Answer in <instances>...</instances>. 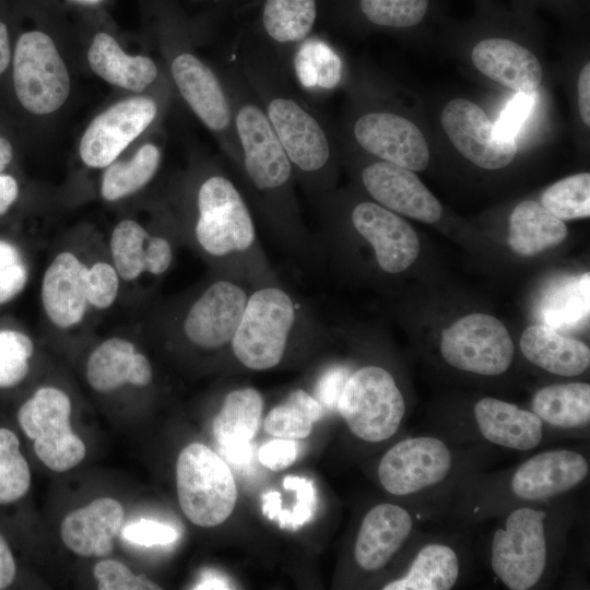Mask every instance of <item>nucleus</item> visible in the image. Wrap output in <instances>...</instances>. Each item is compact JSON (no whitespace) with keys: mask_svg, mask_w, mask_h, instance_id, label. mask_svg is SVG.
Returning a JSON list of instances; mask_svg holds the SVG:
<instances>
[{"mask_svg":"<svg viewBox=\"0 0 590 590\" xmlns=\"http://www.w3.org/2000/svg\"><path fill=\"white\" fill-rule=\"evenodd\" d=\"M358 179L375 202L397 214L425 223L441 215L439 201L411 169L376 158L363 165Z\"/></svg>","mask_w":590,"mask_h":590,"instance_id":"19","label":"nucleus"},{"mask_svg":"<svg viewBox=\"0 0 590 590\" xmlns=\"http://www.w3.org/2000/svg\"><path fill=\"white\" fill-rule=\"evenodd\" d=\"M228 582L224 577L216 574H206L193 589H229Z\"/></svg>","mask_w":590,"mask_h":590,"instance_id":"56","label":"nucleus"},{"mask_svg":"<svg viewBox=\"0 0 590 590\" xmlns=\"http://www.w3.org/2000/svg\"><path fill=\"white\" fill-rule=\"evenodd\" d=\"M359 9L374 25L408 28L424 19L428 0H359Z\"/></svg>","mask_w":590,"mask_h":590,"instance_id":"38","label":"nucleus"},{"mask_svg":"<svg viewBox=\"0 0 590 590\" xmlns=\"http://www.w3.org/2000/svg\"><path fill=\"white\" fill-rule=\"evenodd\" d=\"M357 146L377 160L423 170L429 162L427 141L409 118L387 109L358 114L351 126Z\"/></svg>","mask_w":590,"mask_h":590,"instance_id":"17","label":"nucleus"},{"mask_svg":"<svg viewBox=\"0 0 590 590\" xmlns=\"http://www.w3.org/2000/svg\"><path fill=\"white\" fill-rule=\"evenodd\" d=\"M519 347L527 361L557 376L576 377L590 365V350L583 342L562 335L547 324H532L523 330Z\"/></svg>","mask_w":590,"mask_h":590,"instance_id":"24","label":"nucleus"},{"mask_svg":"<svg viewBox=\"0 0 590 590\" xmlns=\"http://www.w3.org/2000/svg\"><path fill=\"white\" fill-rule=\"evenodd\" d=\"M541 204L562 221L590 215V174L579 173L563 178L541 196Z\"/></svg>","mask_w":590,"mask_h":590,"instance_id":"36","label":"nucleus"},{"mask_svg":"<svg viewBox=\"0 0 590 590\" xmlns=\"http://www.w3.org/2000/svg\"><path fill=\"white\" fill-rule=\"evenodd\" d=\"M87 60L95 74L116 86L142 92L157 78L156 63L146 56L126 54L116 39L97 33L87 51Z\"/></svg>","mask_w":590,"mask_h":590,"instance_id":"26","label":"nucleus"},{"mask_svg":"<svg viewBox=\"0 0 590 590\" xmlns=\"http://www.w3.org/2000/svg\"><path fill=\"white\" fill-rule=\"evenodd\" d=\"M530 410L545 428L586 430L590 423V385L566 382L542 387L533 394Z\"/></svg>","mask_w":590,"mask_h":590,"instance_id":"27","label":"nucleus"},{"mask_svg":"<svg viewBox=\"0 0 590 590\" xmlns=\"http://www.w3.org/2000/svg\"><path fill=\"white\" fill-rule=\"evenodd\" d=\"M19 194L16 180L10 175L0 174V215L15 202Z\"/></svg>","mask_w":590,"mask_h":590,"instance_id":"52","label":"nucleus"},{"mask_svg":"<svg viewBox=\"0 0 590 590\" xmlns=\"http://www.w3.org/2000/svg\"><path fill=\"white\" fill-rule=\"evenodd\" d=\"M13 157V150L10 142L0 137V173L5 169Z\"/></svg>","mask_w":590,"mask_h":590,"instance_id":"57","label":"nucleus"},{"mask_svg":"<svg viewBox=\"0 0 590 590\" xmlns=\"http://www.w3.org/2000/svg\"><path fill=\"white\" fill-rule=\"evenodd\" d=\"M457 445V444H456ZM437 435H417L391 446L378 463L382 488L396 497L417 499L471 475L474 455Z\"/></svg>","mask_w":590,"mask_h":590,"instance_id":"8","label":"nucleus"},{"mask_svg":"<svg viewBox=\"0 0 590 590\" xmlns=\"http://www.w3.org/2000/svg\"><path fill=\"white\" fill-rule=\"evenodd\" d=\"M162 160L157 145L146 143L128 161L107 166L101 186L105 200L117 201L142 189L155 176Z\"/></svg>","mask_w":590,"mask_h":590,"instance_id":"33","label":"nucleus"},{"mask_svg":"<svg viewBox=\"0 0 590 590\" xmlns=\"http://www.w3.org/2000/svg\"><path fill=\"white\" fill-rule=\"evenodd\" d=\"M263 410L261 393L252 387L226 393L213 421V435L220 448L250 442L256 436Z\"/></svg>","mask_w":590,"mask_h":590,"instance_id":"30","label":"nucleus"},{"mask_svg":"<svg viewBox=\"0 0 590 590\" xmlns=\"http://www.w3.org/2000/svg\"><path fill=\"white\" fill-rule=\"evenodd\" d=\"M123 521V508L113 498L93 500L64 517L61 539L73 553L103 557L113 551V540Z\"/></svg>","mask_w":590,"mask_h":590,"instance_id":"23","label":"nucleus"},{"mask_svg":"<svg viewBox=\"0 0 590 590\" xmlns=\"http://www.w3.org/2000/svg\"><path fill=\"white\" fill-rule=\"evenodd\" d=\"M241 74L284 149L296 184L310 198L333 189L338 155L331 132L285 80L276 59L261 49L252 50L245 57Z\"/></svg>","mask_w":590,"mask_h":590,"instance_id":"3","label":"nucleus"},{"mask_svg":"<svg viewBox=\"0 0 590 590\" xmlns=\"http://www.w3.org/2000/svg\"><path fill=\"white\" fill-rule=\"evenodd\" d=\"M158 106L154 98L134 96L115 103L96 116L84 131L79 153L92 168L110 165L155 120Z\"/></svg>","mask_w":590,"mask_h":590,"instance_id":"18","label":"nucleus"},{"mask_svg":"<svg viewBox=\"0 0 590 590\" xmlns=\"http://www.w3.org/2000/svg\"><path fill=\"white\" fill-rule=\"evenodd\" d=\"M188 229L215 273L251 288L281 283L260 244L255 215L243 190L222 168L205 169L196 181Z\"/></svg>","mask_w":590,"mask_h":590,"instance_id":"2","label":"nucleus"},{"mask_svg":"<svg viewBox=\"0 0 590 590\" xmlns=\"http://www.w3.org/2000/svg\"><path fill=\"white\" fill-rule=\"evenodd\" d=\"M317 19L316 0H264L261 25L276 49L287 51L309 37Z\"/></svg>","mask_w":590,"mask_h":590,"instance_id":"31","label":"nucleus"},{"mask_svg":"<svg viewBox=\"0 0 590 590\" xmlns=\"http://www.w3.org/2000/svg\"><path fill=\"white\" fill-rule=\"evenodd\" d=\"M220 452L223 455L226 463L243 467L250 463L252 460L253 448L250 441L246 444L222 447L220 448Z\"/></svg>","mask_w":590,"mask_h":590,"instance_id":"51","label":"nucleus"},{"mask_svg":"<svg viewBox=\"0 0 590 590\" xmlns=\"http://www.w3.org/2000/svg\"><path fill=\"white\" fill-rule=\"evenodd\" d=\"M311 199L321 229L344 233L366 244L375 267L384 274L401 273L416 260L417 234L399 214L374 200L345 203L334 189Z\"/></svg>","mask_w":590,"mask_h":590,"instance_id":"7","label":"nucleus"},{"mask_svg":"<svg viewBox=\"0 0 590 590\" xmlns=\"http://www.w3.org/2000/svg\"><path fill=\"white\" fill-rule=\"evenodd\" d=\"M532 106L533 95L519 93L502 111L499 119L495 123L498 131L505 135L516 138Z\"/></svg>","mask_w":590,"mask_h":590,"instance_id":"47","label":"nucleus"},{"mask_svg":"<svg viewBox=\"0 0 590 590\" xmlns=\"http://www.w3.org/2000/svg\"><path fill=\"white\" fill-rule=\"evenodd\" d=\"M578 108L579 115L586 127L590 126V63L586 62L581 68L578 80Z\"/></svg>","mask_w":590,"mask_h":590,"instance_id":"49","label":"nucleus"},{"mask_svg":"<svg viewBox=\"0 0 590 590\" xmlns=\"http://www.w3.org/2000/svg\"><path fill=\"white\" fill-rule=\"evenodd\" d=\"M16 574L15 562L12 552L0 534V590L8 588Z\"/></svg>","mask_w":590,"mask_h":590,"instance_id":"50","label":"nucleus"},{"mask_svg":"<svg viewBox=\"0 0 590 590\" xmlns=\"http://www.w3.org/2000/svg\"><path fill=\"white\" fill-rule=\"evenodd\" d=\"M74 1L82 4H94V3L99 2L101 0H74Z\"/></svg>","mask_w":590,"mask_h":590,"instance_id":"58","label":"nucleus"},{"mask_svg":"<svg viewBox=\"0 0 590 590\" xmlns=\"http://www.w3.org/2000/svg\"><path fill=\"white\" fill-rule=\"evenodd\" d=\"M23 261L17 248L0 239V269L9 264Z\"/></svg>","mask_w":590,"mask_h":590,"instance_id":"54","label":"nucleus"},{"mask_svg":"<svg viewBox=\"0 0 590 590\" xmlns=\"http://www.w3.org/2000/svg\"><path fill=\"white\" fill-rule=\"evenodd\" d=\"M152 234L133 220H122L113 229L110 253L120 279L133 281L145 272V257Z\"/></svg>","mask_w":590,"mask_h":590,"instance_id":"35","label":"nucleus"},{"mask_svg":"<svg viewBox=\"0 0 590 590\" xmlns=\"http://www.w3.org/2000/svg\"><path fill=\"white\" fill-rule=\"evenodd\" d=\"M33 352L30 337L15 330H0V388L16 386L26 377Z\"/></svg>","mask_w":590,"mask_h":590,"instance_id":"39","label":"nucleus"},{"mask_svg":"<svg viewBox=\"0 0 590 590\" xmlns=\"http://www.w3.org/2000/svg\"><path fill=\"white\" fill-rule=\"evenodd\" d=\"M10 57L11 51L8 28L4 23L0 22V74L8 68Z\"/></svg>","mask_w":590,"mask_h":590,"instance_id":"55","label":"nucleus"},{"mask_svg":"<svg viewBox=\"0 0 590 590\" xmlns=\"http://www.w3.org/2000/svg\"><path fill=\"white\" fill-rule=\"evenodd\" d=\"M176 484L180 508L196 526L211 528L233 512L237 488L225 460L208 446L193 442L179 453Z\"/></svg>","mask_w":590,"mask_h":590,"instance_id":"10","label":"nucleus"},{"mask_svg":"<svg viewBox=\"0 0 590 590\" xmlns=\"http://www.w3.org/2000/svg\"><path fill=\"white\" fill-rule=\"evenodd\" d=\"M589 312V272L578 283L552 295L545 306L547 326L570 324L585 318Z\"/></svg>","mask_w":590,"mask_h":590,"instance_id":"40","label":"nucleus"},{"mask_svg":"<svg viewBox=\"0 0 590 590\" xmlns=\"http://www.w3.org/2000/svg\"><path fill=\"white\" fill-rule=\"evenodd\" d=\"M471 59L482 74L512 91L533 95L542 83L543 70L536 56L511 39H482L473 47Z\"/></svg>","mask_w":590,"mask_h":590,"instance_id":"21","label":"nucleus"},{"mask_svg":"<svg viewBox=\"0 0 590 590\" xmlns=\"http://www.w3.org/2000/svg\"><path fill=\"white\" fill-rule=\"evenodd\" d=\"M71 401L55 387H42L20 409L17 420L34 440L37 458L50 470L68 471L85 457L81 438L70 426Z\"/></svg>","mask_w":590,"mask_h":590,"instance_id":"14","label":"nucleus"},{"mask_svg":"<svg viewBox=\"0 0 590 590\" xmlns=\"http://www.w3.org/2000/svg\"><path fill=\"white\" fill-rule=\"evenodd\" d=\"M568 234L564 221L533 200L520 202L509 217L508 245L520 256H534L562 243Z\"/></svg>","mask_w":590,"mask_h":590,"instance_id":"28","label":"nucleus"},{"mask_svg":"<svg viewBox=\"0 0 590 590\" xmlns=\"http://www.w3.org/2000/svg\"><path fill=\"white\" fill-rule=\"evenodd\" d=\"M139 353L135 345L122 338L102 342L86 364L88 385L98 392H111L125 384L132 385L133 369Z\"/></svg>","mask_w":590,"mask_h":590,"instance_id":"32","label":"nucleus"},{"mask_svg":"<svg viewBox=\"0 0 590 590\" xmlns=\"http://www.w3.org/2000/svg\"><path fill=\"white\" fill-rule=\"evenodd\" d=\"M439 351L451 367L479 376H499L512 364L515 345L507 328L495 317L467 315L441 333Z\"/></svg>","mask_w":590,"mask_h":590,"instance_id":"15","label":"nucleus"},{"mask_svg":"<svg viewBox=\"0 0 590 590\" xmlns=\"http://www.w3.org/2000/svg\"><path fill=\"white\" fill-rule=\"evenodd\" d=\"M337 410L351 433L368 444L393 437L408 411L394 376L384 366L374 364L350 369Z\"/></svg>","mask_w":590,"mask_h":590,"instance_id":"9","label":"nucleus"},{"mask_svg":"<svg viewBox=\"0 0 590 590\" xmlns=\"http://www.w3.org/2000/svg\"><path fill=\"white\" fill-rule=\"evenodd\" d=\"M30 486L31 471L20 451L17 436L8 428H0V504L19 500Z\"/></svg>","mask_w":590,"mask_h":590,"instance_id":"37","label":"nucleus"},{"mask_svg":"<svg viewBox=\"0 0 590 590\" xmlns=\"http://www.w3.org/2000/svg\"><path fill=\"white\" fill-rule=\"evenodd\" d=\"M323 334L312 308L281 283L252 287L231 342L232 356L250 370L281 365L297 342Z\"/></svg>","mask_w":590,"mask_h":590,"instance_id":"5","label":"nucleus"},{"mask_svg":"<svg viewBox=\"0 0 590 590\" xmlns=\"http://www.w3.org/2000/svg\"><path fill=\"white\" fill-rule=\"evenodd\" d=\"M87 267L70 251L58 253L42 282V303L49 320L69 329L82 321L87 310L85 275Z\"/></svg>","mask_w":590,"mask_h":590,"instance_id":"22","label":"nucleus"},{"mask_svg":"<svg viewBox=\"0 0 590 590\" xmlns=\"http://www.w3.org/2000/svg\"><path fill=\"white\" fill-rule=\"evenodd\" d=\"M350 373V368L343 365L328 367L317 382V400L322 408L337 410V403Z\"/></svg>","mask_w":590,"mask_h":590,"instance_id":"46","label":"nucleus"},{"mask_svg":"<svg viewBox=\"0 0 590 590\" xmlns=\"http://www.w3.org/2000/svg\"><path fill=\"white\" fill-rule=\"evenodd\" d=\"M320 402L303 389H295L286 399L271 409L263 422L264 430L279 438L303 439L322 416Z\"/></svg>","mask_w":590,"mask_h":590,"instance_id":"34","label":"nucleus"},{"mask_svg":"<svg viewBox=\"0 0 590 590\" xmlns=\"http://www.w3.org/2000/svg\"><path fill=\"white\" fill-rule=\"evenodd\" d=\"M589 475L588 458L569 448L535 453L508 473L495 480L469 475L461 482L468 505L475 516L502 510L518 504L560 498L578 487Z\"/></svg>","mask_w":590,"mask_h":590,"instance_id":"6","label":"nucleus"},{"mask_svg":"<svg viewBox=\"0 0 590 590\" xmlns=\"http://www.w3.org/2000/svg\"><path fill=\"white\" fill-rule=\"evenodd\" d=\"M291 57L294 78L304 91L320 96L342 83V58L327 42L307 37L294 48Z\"/></svg>","mask_w":590,"mask_h":590,"instance_id":"29","label":"nucleus"},{"mask_svg":"<svg viewBox=\"0 0 590 590\" xmlns=\"http://www.w3.org/2000/svg\"><path fill=\"white\" fill-rule=\"evenodd\" d=\"M122 535L127 541L143 546L166 545L178 539V532L172 526L148 519L128 524Z\"/></svg>","mask_w":590,"mask_h":590,"instance_id":"44","label":"nucleus"},{"mask_svg":"<svg viewBox=\"0 0 590 590\" xmlns=\"http://www.w3.org/2000/svg\"><path fill=\"white\" fill-rule=\"evenodd\" d=\"M568 507L555 498L498 512L500 521L489 542V565L505 588L535 589L547 578L570 522Z\"/></svg>","mask_w":590,"mask_h":590,"instance_id":"4","label":"nucleus"},{"mask_svg":"<svg viewBox=\"0 0 590 590\" xmlns=\"http://www.w3.org/2000/svg\"><path fill=\"white\" fill-rule=\"evenodd\" d=\"M120 276L114 266L95 262L86 269L85 291L88 305L96 309H106L116 300Z\"/></svg>","mask_w":590,"mask_h":590,"instance_id":"41","label":"nucleus"},{"mask_svg":"<svg viewBox=\"0 0 590 590\" xmlns=\"http://www.w3.org/2000/svg\"><path fill=\"white\" fill-rule=\"evenodd\" d=\"M28 271L23 261L15 262L0 269V304H4L17 294L26 285Z\"/></svg>","mask_w":590,"mask_h":590,"instance_id":"48","label":"nucleus"},{"mask_svg":"<svg viewBox=\"0 0 590 590\" xmlns=\"http://www.w3.org/2000/svg\"><path fill=\"white\" fill-rule=\"evenodd\" d=\"M462 574L458 550L444 541L421 543L405 570L384 585V590H449Z\"/></svg>","mask_w":590,"mask_h":590,"instance_id":"25","label":"nucleus"},{"mask_svg":"<svg viewBox=\"0 0 590 590\" xmlns=\"http://www.w3.org/2000/svg\"><path fill=\"white\" fill-rule=\"evenodd\" d=\"M445 438L481 442L514 451H530L544 439L545 426L530 410L494 397H482L463 417H436Z\"/></svg>","mask_w":590,"mask_h":590,"instance_id":"12","label":"nucleus"},{"mask_svg":"<svg viewBox=\"0 0 590 590\" xmlns=\"http://www.w3.org/2000/svg\"><path fill=\"white\" fill-rule=\"evenodd\" d=\"M298 444L295 439L279 438L264 444L259 450V460L266 468L280 471L290 467L297 458Z\"/></svg>","mask_w":590,"mask_h":590,"instance_id":"45","label":"nucleus"},{"mask_svg":"<svg viewBox=\"0 0 590 590\" xmlns=\"http://www.w3.org/2000/svg\"><path fill=\"white\" fill-rule=\"evenodd\" d=\"M283 486L296 493L297 503L292 512L282 510L276 520L281 528L297 529L312 518L316 492L311 481L299 476H286Z\"/></svg>","mask_w":590,"mask_h":590,"instance_id":"43","label":"nucleus"},{"mask_svg":"<svg viewBox=\"0 0 590 590\" xmlns=\"http://www.w3.org/2000/svg\"><path fill=\"white\" fill-rule=\"evenodd\" d=\"M13 84L22 106L35 115L58 110L70 94V75L54 40L40 31L22 34L13 59Z\"/></svg>","mask_w":590,"mask_h":590,"instance_id":"13","label":"nucleus"},{"mask_svg":"<svg viewBox=\"0 0 590 590\" xmlns=\"http://www.w3.org/2000/svg\"><path fill=\"white\" fill-rule=\"evenodd\" d=\"M281 495L276 491H270L262 495V512L271 520H276L281 508Z\"/></svg>","mask_w":590,"mask_h":590,"instance_id":"53","label":"nucleus"},{"mask_svg":"<svg viewBox=\"0 0 590 590\" xmlns=\"http://www.w3.org/2000/svg\"><path fill=\"white\" fill-rule=\"evenodd\" d=\"M440 123L457 151L484 169L509 165L517 154L516 138L498 131L485 111L474 102L458 97L446 104Z\"/></svg>","mask_w":590,"mask_h":590,"instance_id":"16","label":"nucleus"},{"mask_svg":"<svg viewBox=\"0 0 590 590\" xmlns=\"http://www.w3.org/2000/svg\"><path fill=\"white\" fill-rule=\"evenodd\" d=\"M220 76L239 145L232 168L255 217L291 258L307 269H319L321 246L303 221L294 170L284 149L243 74L232 69Z\"/></svg>","mask_w":590,"mask_h":590,"instance_id":"1","label":"nucleus"},{"mask_svg":"<svg viewBox=\"0 0 590 590\" xmlns=\"http://www.w3.org/2000/svg\"><path fill=\"white\" fill-rule=\"evenodd\" d=\"M250 290L244 282L215 273L178 311V332L198 350L229 351Z\"/></svg>","mask_w":590,"mask_h":590,"instance_id":"11","label":"nucleus"},{"mask_svg":"<svg viewBox=\"0 0 590 590\" xmlns=\"http://www.w3.org/2000/svg\"><path fill=\"white\" fill-rule=\"evenodd\" d=\"M413 528V516L403 506L381 503L371 507L355 539L356 565L365 571L382 569L406 543Z\"/></svg>","mask_w":590,"mask_h":590,"instance_id":"20","label":"nucleus"},{"mask_svg":"<svg viewBox=\"0 0 590 590\" xmlns=\"http://www.w3.org/2000/svg\"><path fill=\"white\" fill-rule=\"evenodd\" d=\"M101 590H149L161 589L143 575H134L125 564L115 559L98 562L93 569Z\"/></svg>","mask_w":590,"mask_h":590,"instance_id":"42","label":"nucleus"}]
</instances>
